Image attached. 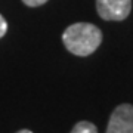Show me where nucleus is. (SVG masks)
Here are the masks:
<instances>
[{
	"mask_svg": "<svg viewBox=\"0 0 133 133\" xmlns=\"http://www.w3.org/2000/svg\"><path fill=\"white\" fill-rule=\"evenodd\" d=\"M62 42L71 53L77 56H89L99 48L102 31L89 22H77L64 31Z\"/></svg>",
	"mask_w": 133,
	"mask_h": 133,
	"instance_id": "obj_1",
	"label": "nucleus"
},
{
	"mask_svg": "<svg viewBox=\"0 0 133 133\" xmlns=\"http://www.w3.org/2000/svg\"><path fill=\"white\" fill-rule=\"evenodd\" d=\"M107 133H133V105L121 104L112 111Z\"/></svg>",
	"mask_w": 133,
	"mask_h": 133,
	"instance_id": "obj_3",
	"label": "nucleus"
},
{
	"mask_svg": "<svg viewBox=\"0 0 133 133\" xmlns=\"http://www.w3.org/2000/svg\"><path fill=\"white\" fill-rule=\"evenodd\" d=\"M8 31V22H6V19L0 15V38L3 37Z\"/></svg>",
	"mask_w": 133,
	"mask_h": 133,
	"instance_id": "obj_6",
	"label": "nucleus"
},
{
	"mask_svg": "<svg viewBox=\"0 0 133 133\" xmlns=\"http://www.w3.org/2000/svg\"><path fill=\"white\" fill-rule=\"evenodd\" d=\"M22 2H24V5L30 6V8H37V6L44 5L48 0H22Z\"/></svg>",
	"mask_w": 133,
	"mask_h": 133,
	"instance_id": "obj_5",
	"label": "nucleus"
},
{
	"mask_svg": "<svg viewBox=\"0 0 133 133\" xmlns=\"http://www.w3.org/2000/svg\"><path fill=\"white\" fill-rule=\"evenodd\" d=\"M71 133H98V129L90 121H78L72 127Z\"/></svg>",
	"mask_w": 133,
	"mask_h": 133,
	"instance_id": "obj_4",
	"label": "nucleus"
},
{
	"mask_svg": "<svg viewBox=\"0 0 133 133\" xmlns=\"http://www.w3.org/2000/svg\"><path fill=\"white\" fill-rule=\"evenodd\" d=\"M16 133H33L31 130H27V129H24V130H19V132H16Z\"/></svg>",
	"mask_w": 133,
	"mask_h": 133,
	"instance_id": "obj_7",
	"label": "nucleus"
},
{
	"mask_svg": "<svg viewBox=\"0 0 133 133\" xmlns=\"http://www.w3.org/2000/svg\"><path fill=\"white\" fill-rule=\"evenodd\" d=\"M96 10L105 21H123L130 15L132 0H96Z\"/></svg>",
	"mask_w": 133,
	"mask_h": 133,
	"instance_id": "obj_2",
	"label": "nucleus"
}]
</instances>
